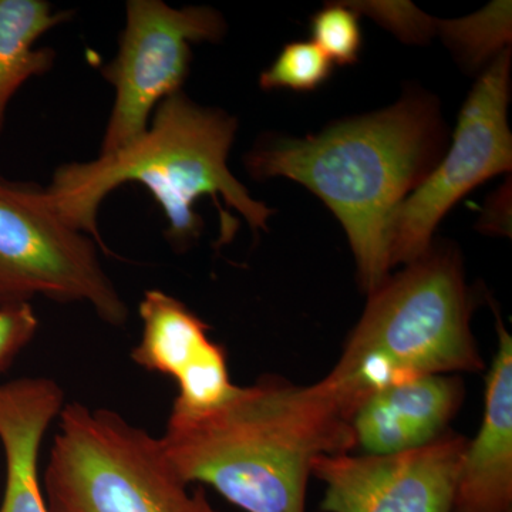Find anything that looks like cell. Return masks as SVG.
<instances>
[{
	"instance_id": "cell-12",
	"label": "cell",
	"mask_w": 512,
	"mask_h": 512,
	"mask_svg": "<svg viewBox=\"0 0 512 512\" xmlns=\"http://www.w3.org/2000/svg\"><path fill=\"white\" fill-rule=\"evenodd\" d=\"M62 389L49 379H20L0 386V443L6 484L0 512H49L37 476L40 446L62 412Z\"/></svg>"
},
{
	"instance_id": "cell-14",
	"label": "cell",
	"mask_w": 512,
	"mask_h": 512,
	"mask_svg": "<svg viewBox=\"0 0 512 512\" xmlns=\"http://www.w3.org/2000/svg\"><path fill=\"white\" fill-rule=\"evenodd\" d=\"M70 18V10L55 12L45 0H0V133L12 97L55 63V50L35 49L37 39Z\"/></svg>"
},
{
	"instance_id": "cell-6",
	"label": "cell",
	"mask_w": 512,
	"mask_h": 512,
	"mask_svg": "<svg viewBox=\"0 0 512 512\" xmlns=\"http://www.w3.org/2000/svg\"><path fill=\"white\" fill-rule=\"evenodd\" d=\"M36 295L90 303L113 326L127 322L93 239L60 217L46 188L0 175V306Z\"/></svg>"
},
{
	"instance_id": "cell-9",
	"label": "cell",
	"mask_w": 512,
	"mask_h": 512,
	"mask_svg": "<svg viewBox=\"0 0 512 512\" xmlns=\"http://www.w3.org/2000/svg\"><path fill=\"white\" fill-rule=\"evenodd\" d=\"M468 440L446 431L400 453L323 454L312 476L325 484L322 512H453L458 470Z\"/></svg>"
},
{
	"instance_id": "cell-19",
	"label": "cell",
	"mask_w": 512,
	"mask_h": 512,
	"mask_svg": "<svg viewBox=\"0 0 512 512\" xmlns=\"http://www.w3.org/2000/svg\"><path fill=\"white\" fill-rule=\"evenodd\" d=\"M357 6H350L352 9L363 10L373 18L379 20L387 28L392 29L404 40L426 39L430 35L431 23L434 22L429 16L423 15L420 10L414 8L410 3L403 2H372L356 3Z\"/></svg>"
},
{
	"instance_id": "cell-13",
	"label": "cell",
	"mask_w": 512,
	"mask_h": 512,
	"mask_svg": "<svg viewBox=\"0 0 512 512\" xmlns=\"http://www.w3.org/2000/svg\"><path fill=\"white\" fill-rule=\"evenodd\" d=\"M143 339L134 349L137 365L178 379L217 348L210 326L183 302L161 291H148L140 303Z\"/></svg>"
},
{
	"instance_id": "cell-5",
	"label": "cell",
	"mask_w": 512,
	"mask_h": 512,
	"mask_svg": "<svg viewBox=\"0 0 512 512\" xmlns=\"http://www.w3.org/2000/svg\"><path fill=\"white\" fill-rule=\"evenodd\" d=\"M43 476L49 512H218L160 440L110 410L64 404Z\"/></svg>"
},
{
	"instance_id": "cell-4",
	"label": "cell",
	"mask_w": 512,
	"mask_h": 512,
	"mask_svg": "<svg viewBox=\"0 0 512 512\" xmlns=\"http://www.w3.org/2000/svg\"><path fill=\"white\" fill-rule=\"evenodd\" d=\"M471 311L460 258L450 248L431 247L369 293L339 362L323 379L355 416L367 397L390 384L481 372Z\"/></svg>"
},
{
	"instance_id": "cell-15",
	"label": "cell",
	"mask_w": 512,
	"mask_h": 512,
	"mask_svg": "<svg viewBox=\"0 0 512 512\" xmlns=\"http://www.w3.org/2000/svg\"><path fill=\"white\" fill-rule=\"evenodd\" d=\"M436 26L448 45L468 63L478 66L510 43L511 3L494 2L468 18L436 20Z\"/></svg>"
},
{
	"instance_id": "cell-16",
	"label": "cell",
	"mask_w": 512,
	"mask_h": 512,
	"mask_svg": "<svg viewBox=\"0 0 512 512\" xmlns=\"http://www.w3.org/2000/svg\"><path fill=\"white\" fill-rule=\"evenodd\" d=\"M332 73L329 57L313 42L289 43L274 64L262 73L264 90L289 89L312 92L326 82Z\"/></svg>"
},
{
	"instance_id": "cell-18",
	"label": "cell",
	"mask_w": 512,
	"mask_h": 512,
	"mask_svg": "<svg viewBox=\"0 0 512 512\" xmlns=\"http://www.w3.org/2000/svg\"><path fill=\"white\" fill-rule=\"evenodd\" d=\"M39 328L30 303L0 306V373L13 362Z\"/></svg>"
},
{
	"instance_id": "cell-10",
	"label": "cell",
	"mask_w": 512,
	"mask_h": 512,
	"mask_svg": "<svg viewBox=\"0 0 512 512\" xmlns=\"http://www.w3.org/2000/svg\"><path fill=\"white\" fill-rule=\"evenodd\" d=\"M464 400L463 380L427 375L367 397L352 419L356 448L383 456L426 446L447 431Z\"/></svg>"
},
{
	"instance_id": "cell-8",
	"label": "cell",
	"mask_w": 512,
	"mask_h": 512,
	"mask_svg": "<svg viewBox=\"0 0 512 512\" xmlns=\"http://www.w3.org/2000/svg\"><path fill=\"white\" fill-rule=\"evenodd\" d=\"M227 25L208 6L174 9L161 0H130L119 52L101 69L116 90L100 154L130 146L147 133L158 104L181 92L191 43L220 42Z\"/></svg>"
},
{
	"instance_id": "cell-7",
	"label": "cell",
	"mask_w": 512,
	"mask_h": 512,
	"mask_svg": "<svg viewBox=\"0 0 512 512\" xmlns=\"http://www.w3.org/2000/svg\"><path fill=\"white\" fill-rule=\"evenodd\" d=\"M511 52L504 49L468 97L453 146L394 211L389 228L390 266L409 265L433 247L434 229L458 200L512 164L507 121Z\"/></svg>"
},
{
	"instance_id": "cell-11",
	"label": "cell",
	"mask_w": 512,
	"mask_h": 512,
	"mask_svg": "<svg viewBox=\"0 0 512 512\" xmlns=\"http://www.w3.org/2000/svg\"><path fill=\"white\" fill-rule=\"evenodd\" d=\"M485 410L458 470L453 512H512V339L498 319Z\"/></svg>"
},
{
	"instance_id": "cell-17",
	"label": "cell",
	"mask_w": 512,
	"mask_h": 512,
	"mask_svg": "<svg viewBox=\"0 0 512 512\" xmlns=\"http://www.w3.org/2000/svg\"><path fill=\"white\" fill-rule=\"evenodd\" d=\"M313 43L330 62L348 66L357 62L362 47L359 15L350 6H328L312 19Z\"/></svg>"
},
{
	"instance_id": "cell-3",
	"label": "cell",
	"mask_w": 512,
	"mask_h": 512,
	"mask_svg": "<svg viewBox=\"0 0 512 512\" xmlns=\"http://www.w3.org/2000/svg\"><path fill=\"white\" fill-rule=\"evenodd\" d=\"M237 127L225 111L198 106L183 92L171 94L154 110L143 137L89 163L60 165L47 194L60 217L94 237L104 251L97 212L104 198L126 183L141 184L153 195L168 222L165 237L178 251L201 237L204 221L194 204L204 195L221 197L254 231H266L274 210L255 201L228 170Z\"/></svg>"
},
{
	"instance_id": "cell-1",
	"label": "cell",
	"mask_w": 512,
	"mask_h": 512,
	"mask_svg": "<svg viewBox=\"0 0 512 512\" xmlns=\"http://www.w3.org/2000/svg\"><path fill=\"white\" fill-rule=\"evenodd\" d=\"M352 419L325 379L266 375L211 409L173 407L160 443L185 483L210 485L245 512H306L313 460L356 450Z\"/></svg>"
},
{
	"instance_id": "cell-2",
	"label": "cell",
	"mask_w": 512,
	"mask_h": 512,
	"mask_svg": "<svg viewBox=\"0 0 512 512\" xmlns=\"http://www.w3.org/2000/svg\"><path fill=\"white\" fill-rule=\"evenodd\" d=\"M443 143L436 101L414 94L318 136L262 144L245 164L254 178H289L328 205L348 235L360 286L372 293L392 268L394 211L433 170Z\"/></svg>"
}]
</instances>
